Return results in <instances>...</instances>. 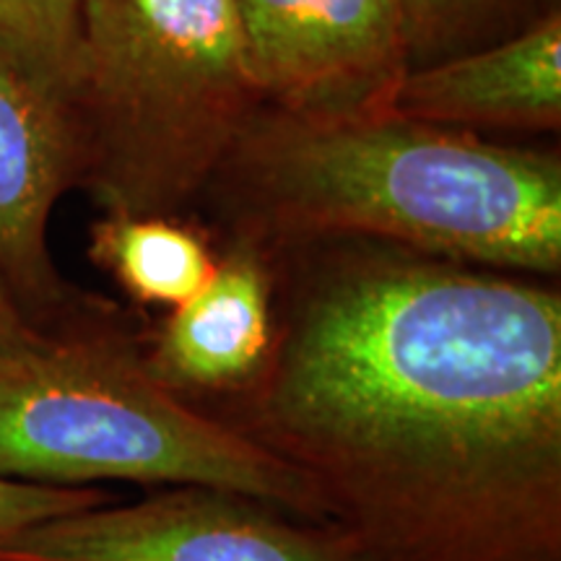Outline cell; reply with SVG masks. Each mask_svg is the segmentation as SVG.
Wrapping results in <instances>:
<instances>
[{
    "mask_svg": "<svg viewBox=\"0 0 561 561\" xmlns=\"http://www.w3.org/2000/svg\"><path fill=\"white\" fill-rule=\"evenodd\" d=\"M261 248L268 359L195 409L310 483L351 561H561L559 286L369 240Z\"/></svg>",
    "mask_w": 561,
    "mask_h": 561,
    "instance_id": "cell-1",
    "label": "cell"
},
{
    "mask_svg": "<svg viewBox=\"0 0 561 561\" xmlns=\"http://www.w3.org/2000/svg\"><path fill=\"white\" fill-rule=\"evenodd\" d=\"M198 203L221 237L257 244L369 240L528 276L561 271L559 153L390 112L318 121L263 107Z\"/></svg>",
    "mask_w": 561,
    "mask_h": 561,
    "instance_id": "cell-2",
    "label": "cell"
},
{
    "mask_svg": "<svg viewBox=\"0 0 561 561\" xmlns=\"http://www.w3.org/2000/svg\"><path fill=\"white\" fill-rule=\"evenodd\" d=\"M0 369V476L45 486H214L325 525L310 483L153 380L144 325L96 297Z\"/></svg>",
    "mask_w": 561,
    "mask_h": 561,
    "instance_id": "cell-3",
    "label": "cell"
},
{
    "mask_svg": "<svg viewBox=\"0 0 561 561\" xmlns=\"http://www.w3.org/2000/svg\"><path fill=\"white\" fill-rule=\"evenodd\" d=\"M66 104L104 214L185 216L265 104L234 0H81Z\"/></svg>",
    "mask_w": 561,
    "mask_h": 561,
    "instance_id": "cell-4",
    "label": "cell"
},
{
    "mask_svg": "<svg viewBox=\"0 0 561 561\" xmlns=\"http://www.w3.org/2000/svg\"><path fill=\"white\" fill-rule=\"evenodd\" d=\"M0 561H351L328 525L255 496L170 486L136 504H100L32 525Z\"/></svg>",
    "mask_w": 561,
    "mask_h": 561,
    "instance_id": "cell-5",
    "label": "cell"
},
{
    "mask_svg": "<svg viewBox=\"0 0 561 561\" xmlns=\"http://www.w3.org/2000/svg\"><path fill=\"white\" fill-rule=\"evenodd\" d=\"M265 107L294 117L390 110L411 70L401 0H234Z\"/></svg>",
    "mask_w": 561,
    "mask_h": 561,
    "instance_id": "cell-6",
    "label": "cell"
},
{
    "mask_svg": "<svg viewBox=\"0 0 561 561\" xmlns=\"http://www.w3.org/2000/svg\"><path fill=\"white\" fill-rule=\"evenodd\" d=\"M79 180L62 110L0 55V276L26 318L53 331L91 299L53 261L50 216Z\"/></svg>",
    "mask_w": 561,
    "mask_h": 561,
    "instance_id": "cell-7",
    "label": "cell"
},
{
    "mask_svg": "<svg viewBox=\"0 0 561 561\" xmlns=\"http://www.w3.org/2000/svg\"><path fill=\"white\" fill-rule=\"evenodd\" d=\"M221 240L208 284L140 335L153 380L191 403L248 388L273 343L268 255L244 237Z\"/></svg>",
    "mask_w": 561,
    "mask_h": 561,
    "instance_id": "cell-8",
    "label": "cell"
},
{
    "mask_svg": "<svg viewBox=\"0 0 561 561\" xmlns=\"http://www.w3.org/2000/svg\"><path fill=\"white\" fill-rule=\"evenodd\" d=\"M390 115L442 128L557 130L561 123V13L512 37L411 68Z\"/></svg>",
    "mask_w": 561,
    "mask_h": 561,
    "instance_id": "cell-9",
    "label": "cell"
},
{
    "mask_svg": "<svg viewBox=\"0 0 561 561\" xmlns=\"http://www.w3.org/2000/svg\"><path fill=\"white\" fill-rule=\"evenodd\" d=\"M89 261L136 305H185L208 284L219 250L185 216L102 214L89 227Z\"/></svg>",
    "mask_w": 561,
    "mask_h": 561,
    "instance_id": "cell-10",
    "label": "cell"
},
{
    "mask_svg": "<svg viewBox=\"0 0 561 561\" xmlns=\"http://www.w3.org/2000/svg\"><path fill=\"white\" fill-rule=\"evenodd\" d=\"M81 0H0V55L66 115L79 60Z\"/></svg>",
    "mask_w": 561,
    "mask_h": 561,
    "instance_id": "cell-11",
    "label": "cell"
},
{
    "mask_svg": "<svg viewBox=\"0 0 561 561\" xmlns=\"http://www.w3.org/2000/svg\"><path fill=\"white\" fill-rule=\"evenodd\" d=\"M553 9L538 0H401L411 68L479 50Z\"/></svg>",
    "mask_w": 561,
    "mask_h": 561,
    "instance_id": "cell-12",
    "label": "cell"
},
{
    "mask_svg": "<svg viewBox=\"0 0 561 561\" xmlns=\"http://www.w3.org/2000/svg\"><path fill=\"white\" fill-rule=\"evenodd\" d=\"M112 502V494L94 486H45L0 476V543L32 525Z\"/></svg>",
    "mask_w": 561,
    "mask_h": 561,
    "instance_id": "cell-13",
    "label": "cell"
},
{
    "mask_svg": "<svg viewBox=\"0 0 561 561\" xmlns=\"http://www.w3.org/2000/svg\"><path fill=\"white\" fill-rule=\"evenodd\" d=\"M45 339L47 333L32 325L9 284L0 276V369H9L26 359L45 343Z\"/></svg>",
    "mask_w": 561,
    "mask_h": 561,
    "instance_id": "cell-14",
    "label": "cell"
}]
</instances>
